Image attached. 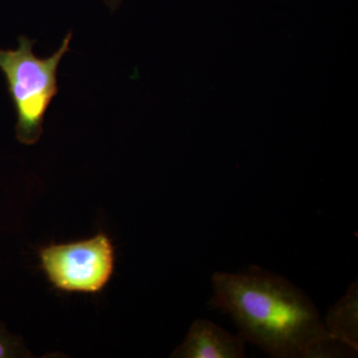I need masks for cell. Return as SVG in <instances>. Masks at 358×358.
<instances>
[{"label": "cell", "instance_id": "277c9868", "mask_svg": "<svg viewBox=\"0 0 358 358\" xmlns=\"http://www.w3.org/2000/svg\"><path fill=\"white\" fill-rule=\"evenodd\" d=\"M246 343L239 334H232L211 320H195L183 343L174 350V358H242Z\"/></svg>", "mask_w": 358, "mask_h": 358}, {"label": "cell", "instance_id": "3957f363", "mask_svg": "<svg viewBox=\"0 0 358 358\" xmlns=\"http://www.w3.org/2000/svg\"><path fill=\"white\" fill-rule=\"evenodd\" d=\"M41 268L56 289L96 294L110 282L115 268V247L108 235L68 244H51L39 251Z\"/></svg>", "mask_w": 358, "mask_h": 358}, {"label": "cell", "instance_id": "52a82bcc", "mask_svg": "<svg viewBox=\"0 0 358 358\" xmlns=\"http://www.w3.org/2000/svg\"><path fill=\"white\" fill-rule=\"evenodd\" d=\"M122 1V0H105L106 3H107V6L110 7L112 11H115L120 6Z\"/></svg>", "mask_w": 358, "mask_h": 358}, {"label": "cell", "instance_id": "7a4b0ae2", "mask_svg": "<svg viewBox=\"0 0 358 358\" xmlns=\"http://www.w3.org/2000/svg\"><path fill=\"white\" fill-rule=\"evenodd\" d=\"M71 39L72 32L46 58L36 56L33 50L36 41L26 36L18 37L13 50L0 48V70L17 115L16 138L22 145H35L43 134L45 115L59 93V65L70 50Z\"/></svg>", "mask_w": 358, "mask_h": 358}, {"label": "cell", "instance_id": "8992f818", "mask_svg": "<svg viewBox=\"0 0 358 358\" xmlns=\"http://www.w3.org/2000/svg\"><path fill=\"white\" fill-rule=\"evenodd\" d=\"M22 339L11 334L0 322V358L30 357Z\"/></svg>", "mask_w": 358, "mask_h": 358}, {"label": "cell", "instance_id": "5b68a950", "mask_svg": "<svg viewBox=\"0 0 358 358\" xmlns=\"http://www.w3.org/2000/svg\"><path fill=\"white\" fill-rule=\"evenodd\" d=\"M334 338L358 350V284L353 282L341 300L329 308L324 322Z\"/></svg>", "mask_w": 358, "mask_h": 358}, {"label": "cell", "instance_id": "6da1fadb", "mask_svg": "<svg viewBox=\"0 0 358 358\" xmlns=\"http://www.w3.org/2000/svg\"><path fill=\"white\" fill-rule=\"evenodd\" d=\"M209 305L229 315L240 336L275 358L357 355L327 331L307 294L288 280L252 267L242 274L216 272Z\"/></svg>", "mask_w": 358, "mask_h": 358}]
</instances>
